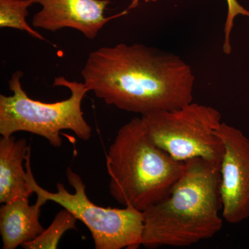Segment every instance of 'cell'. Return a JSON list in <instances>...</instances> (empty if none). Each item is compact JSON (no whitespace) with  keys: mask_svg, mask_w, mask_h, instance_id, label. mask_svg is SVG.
Wrapping results in <instances>:
<instances>
[{"mask_svg":"<svg viewBox=\"0 0 249 249\" xmlns=\"http://www.w3.org/2000/svg\"><path fill=\"white\" fill-rule=\"evenodd\" d=\"M78 219L66 209L58 212L48 229L34 240L23 244L25 249H55L64 234L70 230H77Z\"/></svg>","mask_w":249,"mask_h":249,"instance_id":"8fae6325","label":"cell"},{"mask_svg":"<svg viewBox=\"0 0 249 249\" xmlns=\"http://www.w3.org/2000/svg\"><path fill=\"white\" fill-rule=\"evenodd\" d=\"M141 120L147 137L174 160L202 159L219 170L224 146L216 130L222 121L215 108L192 102L145 114Z\"/></svg>","mask_w":249,"mask_h":249,"instance_id":"8992f818","label":"cell"},{"mask_svg":"<svg viewBox=\"0 0 249 249\" xmlns=\"http://www.w3.org/2000/svg\"><path fill=\"white\" fill-rule=\"evenodd\" d=\"M216 134L224 146L219 170L222 216L229 224H240L249 218V139L224 122Z\"/></svg>","mask_w":249,"mask_h":249,"instance_id":"52a82bcc","label":"cell"},{"mask_svg":"<svg viewBox=\"0 0 249 249\" xmlns=\"http://www.w3.org/2000/svg\"><path fill=\"white\" fill-rule=\"evenodd\" d=\"M228 10L227 18L224 24V38L223 43V52L225 54H230L232 52L231 36L234 25V19L239 15L249 18V11L239 4L237 0H227Z\"/></svg>","mask_w":249,"mask_h":249,"instance_id":"4fadbf2b","label":"cell"},{"mask_svg":"<svg viewBox=\"0 0 249 249\" xmlns=\"http://www.w3.org/2000/svg\"><path fill=\"white\" fill-rule=\"evenodd\" d=\"M81 76L96 97L142 116L193 102L196 78L191 67L178 55L142 44L93 51Z\"/></svg>","mask_w":249,"mask_h":249,"instance_id":"6da1fadb","label":"cell"},{"mask_svg":"<svg viewBox=\"0 0 249 249\" xmlns=\"http://www.w3.org/2000/svg\"><path fill=\"white\" fill-rule=\"evenodd\" d=\"M27 181L37 195V201L45 204L48 201L56 203L68 210L91 232L96 249H137L142 247L143 230V213L132 206L113 209L97 206L86 194V186L78 174L67 168L68 182L74 189L70 193L61 183L56 192L44 189L37 183L31 167V150L26 159Z\"/></svg>","mask_w":249,"mask_h":249,"instance_id":"5b68a950","label":"cell"},{"mask_svg":"<svg viewBox=\"0 0 249 249\" xmlns=\"http://www.w3.org/2000/svg\"><path fill=\"white\" fill-rule=\"evenodd\" d=\"M140 1H143L144 2H156V1H159V0H132V3H131L130 6H129L128 9H134V8L137 7L140 2Z\"/></svg>","mask_w":249,"mask_h":249,"instance_id":"5bb4252c","label":"cell"},{"mask_svg":"<svg viewBox=\"0 0 249 249\" xmlns=\"http://www.w3.org/2000/svg\"><path fill=\"white\" fill-rule=\"evenodd\" d=\"M31 147L27 140L14 136L0 139V203L5 204L18 199H29L34 192L27 181V169L23 161Z\"/></svg>","mask_w":249,"mask_h":249,"instance_id":"9c48e42d","label":"cell"},{"mask_svg":"<svg viewBox=\"0 0 249 249\" xmlns=\"http://www.w3.org/2000/svg\"><path fill=\"white\" fill-rule=\"evenodd\" d=\"M219 170L202 159L185 161L168 196L143 211L141 245L145 249L188 247L222 230Z\"/></svg>","mask_w":249,"mask_h":249,"instance_id":"7a4b0ae2","label":"cell"},{"mask_svg":"<svg viewBox=\"0 0 249 249\" xmlns=\"http://www.w3.org/2000/svg\"><path fill=\"white\" fill-rule=\"evenodd\" d=\"M29 199H18L1 206L0 233L3 249H16L34 240L45 230L39 222L44 204L36 201L31 206Z\"/></svg>","mask_w":249,"mask_h":249,"instance_id":"30bf717a","label":"cell"},{"mask_svg":"<svg viewBox=\"0 0 249 249\" xmlns=\"http://www.w3.org/2000/svg\"><path fill=\"white\" fill-rule=\"evenodd\" d=\"M22 71L13 73L9 80L11 96L0 95V134L11 137L27 132L43 137L54 147H61L60 132L69 129L82 140L88 141L92 129L84 118L82 102L88 89L83 83L70 81L65 77L54 79L53 86L70 90V98L47 103L29 98L23 89Z\"/></svg>","mask_w":249,"mask_h":249,"instance_id":"277c9868","label":"cell"},{"mask_svg":"<svg viewBox=\"0 0 249 249\" xmlns=\"http://www.w3.org/2000/svg\"><path fill=\"white\" fill-rule=\"evenodd\" d=\"M33 4L42 6L33 17L34 27L49 31L65 28L76 29L90 40H93L99 31L113 18L105 16V10L109 0H31Z\"/></svg>","mask_w":249,"mask_h":249,"instance_id":"ba28073f","label":"cell"},{"mask_svg":"<svg viewBox=\"0 0 249 249\" xmlns=\"http://www.w3.org/2000/svg\"><path fill=\"white\" fill-rule=\"evenodd\" d=\"M109 193L118 203L145 211L161 200L182 176L185 162L174 160L144 132L141 117L118 130L106 156Z\"/></svg>","mask_w":249,"mask_h":249,"instance_id":"3957f363","label":"cell"},{"mask_svg":"<svg viewBox=\"0 0 249 249\" xmlns=\"http://www.w3.org/2000/svg\"><path fill=\"white\" fill-rule=\"evenodd\" d=\"M32 4L31 0H0V27L26 31L35 38L45 40L27 22L28 9Z\"/></svg>","mask_w":249,"mask_h":249,"instance_id":"7c38bea8","label":"cell"}]
</instances>
